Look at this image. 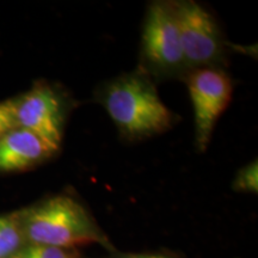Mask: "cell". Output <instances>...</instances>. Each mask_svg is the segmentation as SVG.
I'll list each match as a JSON object with an SVG mask.
<instances>
[{"label": "cell", "mask_w": 258, "mask_h": 258, "mask_svg": "<svg viewBox=\"0 0 258 258\" xmlns=\"http://www.w3.org/2000/svg\"><path fill=\"white\" fill-rule=\"evenodd\" d=\"M17 217L28 244L66 250L90 244L111 247L85 207L71 196L50 198Z\"/></svg>", "instance_id": "obj_1"}, {"label": "cell", "mask_w": 258, "mask_h": 258, "mask_svg": "<svg viewBox=\"0 0 258 258\" xmlns=\"http://www.w3.org/2000/svg\"><path fill=\"white\" fill-rule=\"evenodd\" d=\"M101 102L124 137L141 139L172 127L175 115L145 74H123L103 89Z\"/></svg>", "instance_id": "obj_2"}, {"label": "cell", "mask_w": 258, "mask_h": 258, "mask_svg": "<svg viewBox=\"0 0 258 258\" xmlns=\"http://www.w3.org/2000/svg\"><path fill=\"white\" fill-rule=\"evenodd\" d=\"M186 71L218 69L224 41L213 16L195 2L173 3Z\"/></svg>", "instance_id": "obj_3"}, {"label": "cell", "mask_w": 258, "mask_h": 258, "mask_svg": "<svg viewBox=\"0 0 258 258\" xmlns=\"http://www.w3.org/2000/svg\"><path fill=\"white\" fill-rule=\"evenodd\" d=\"M143 51L157 74L172 76L186 71L173 3H154L144 25Z\"/></svg>", "instance_id": "obj_4"}, {"label": "cell", "mask_w": 258, "mask_h": 258, "mask_svg": "<svg viewBox=\"0 0 258 258\" xmlns=\"http://www.w3.org/2000/svg\"><path fill=\"white\" fill-rule=\"evenodd\" d=\"M188 89L194 109L195 143L198 150L207 148L215 124L232 98V82L224 71L200 69L188 76Z\"/></svg>", "instance_id": "obj_5"}, {"label": "cell", "mask_w": 258, "mask_h": 258, "mask_svg": "<svg viewBox=\"0 0 258 258\" xmlns=\"http://www.w3.org/2000/svg\"><path fill=\"white\" fill-rule=\"evenodd\" d=\"M63 121L62 101L47 84H38L17 98L16 127L36 134L55 152L62 140Z\"/></svg>", "instance_id": "obj_6"}, {"label": "cell", "mask_w": 258, "mask_h": 258, "mask_svg": "<svg viewBox=\"0 0 258 258\" xmlns=\"http://www.w3.org/2000/svg\"><path fill=\"white\" fill-rule=\"evenodd\" d=\"M54 152L36 134L15 127L0 138V171L25 170L49 158Z\"/></svg>", "instance_id": "obj_7"}, {"label": "cell", "mask_w": 258, "mask_h": 258, "mask_svg": "<svg viewBox=\"0 0 258 258\" xmlns=\"http://www.w3.org/2000/svg\"><path fill=\"white\" fill-rule=\"evenodd\" d=\"M24 235L17 215L0 217V258H10L24 246Z\"/></svg>", "instance_id": "obj_8"}, {"label": "cell", "mask_w": 258, "mask_h": 258, "mask_svg": "<svg viewBox=\"0 0 258 258\" xmlns=\"http://www.w3.org/2000/svg\"><path fill=\"white\" fill-rule=\"evenodd\" d=\"M10 258H80L74 250L27 244Z\"/></svg>", "instance_id": "obj_9"}, {"label": "cell", "mask_w": 258, "mask_h": 258, "mask_svg": "<svg viewBox=\"0 0 258 258\" xmlns=\"http://www.w3.org/2000/svg\"><path fill=\"white\" fill-rule=\"evenodd\" d=\"M233 189L238 191L245 192H254L258 191V166L257 160L250 163L249 165L244 166L237 177H235L233 183Z\"/></svg>", "instance_id": "obj_10"}, {"label": "cell", "mask_w": 258, "mask_h": 258, "mask_svg": "<svg viewBox=\"0 0 258 258\" xmlns=\"http://www.w3.org/2000/svg\"><path fill=\"white\" fill-rule=\"evenodd\" d=\"M16 105L17 98L0 102V138L16 127Z\"/></svg>", "instance_id": "obj_11"}, {"label": "cell", "mask_w": 258, "mask_h": 258, "mask_svg": "<svg viewBox=\"0 0 258 258\" xmlns=\"http://www.w3.org/2000/svg\"><path fill=\"white\" fill-rule=\"evenodd\" d=\"M121 258H170L166 256H161V254H127Z\"/></svg>", "instance_id": "obj_12"}]
</instances>
